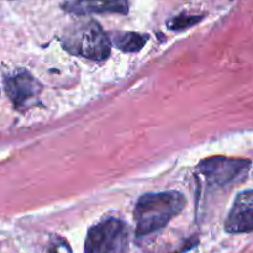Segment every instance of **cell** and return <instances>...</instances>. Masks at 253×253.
<instances>
[{
	"instance_id": "obj_1",
	"label": "cell",
	"mask_w": 253,
	"mask_h": 253,
	"mask_svg": "<svg viewBox=\"0 0 253 253\" xmlns=\"http://www.w3.org/2000/svg\"><path fill=\"white\" fill-rule=\"evenodd\" d=\"M185 197L177 190L147 193L140 197L135 207L136 236L142 237L163 229L173 217L182 212Z\"/></svg>"
},
{
	"instance_id": "obj_2",
	"label": "cell",
	"mask_w": 253,
	"mask_h": 253,
	"mask_svg": "<svg viewBox=\"0 0 253 253\" xmlns=\"http://www.w3.org/2000/svg\"><path fill=\"white\" fill-rule=\"evenodd\" d=\"M62 46L73 56L104 61L110 56L111 42L109 35L94 20L74 22L62 35Z\"/></svg>"
},
{
	"instance_id": "obj_3",
	"label": "cell",
	"mask_w": 253,
	"mask_h": 253,
	"mask_svg": "<svg viewBox=\"0 0 253 253\" xmlns=\"http://www.w3.org/2000/svg\"><path fill=\"white\" fill-rule=\"evenodd\" d=\"M251 161L246 158L215 157L205 158L197 166L198 177H202L207 187L222 188L239 182L249 172Z\"/></svg>"
},
{
	"instance_id": "obj_4",
	"label": "cell",
	"mask_w": 253,
	"mask_h": 253,
	"mask_svg": "<svg viewBox=\"0 0 253 253\" xmlns=\"http://www.w3.org/2000/svg\"><path fill=\"white\" fill-rule=\"evenodd\" d=\"M128 227L119 219H108L94 225L85 239V253H125Z\"/></svg>"
},
{
	"instance_id": "obj_5",
	"label": "cell",
	"mask_w": 253,
	"mask_h": 253,
	"mask_svg": "<svg viewBox=\"0 0 253 253\" xmlns=\"http://www.w3.org/2000/svg\"><path fill=\"white\" fill-rule=\"evenodd\" d=\"M5 93L16 110L24 111L42 90V85L30 72L21 69L4 79Z\"/></svg>"
},
{
	"instance_id": "obj_6",
	"label": "cell",
	"mask_w": 253,
	"mask_h": 253,
	"mask_svg": "<svg viewBox=\"0 0 253 253\" xmlns=\"http://www.w3.org/2000/svg\"><path fill=\"white\" fill-rule=\"evenodd\" d=\"M229 234L253 232V190H245L236 195L225 221Z\"/></svg>"
},
{
	"instance_id": "obj_7",
	"label": "cell",
	"mask_w": 253,
	"mask_h": 253,
	"mask_svg": "<svg viewBox=\"0 0 253 253\" xmlns=\"http://www.w3.org/2000/svg\"><path fill=\"white\" fill-rule=\"evenodd\" d=\"M64 11L73 15L120 14L128 12L127 0H66L62 5Z\"/></svg>"
},
{
	"instance_id": "obj_8",
	"label": "cell",
	"mask_w": 253,
	"mask_h": 253,
	"mask_svg": "<svg viewBox=\"0 0 253 253\" xmlns=\"http://www.w3.org/2000/svg\"><path fill=\"white\" fill-rule=\"evenodd\" d=\"M109 39L111 43L120 51L133 53V52H140L145 47L150 36L133 31H116L111 32Z\"/></svg>"
},
{
	"instance_id": "obj_9",
	"label": "cell",
	"mask_w": 253,
	"mask_h": 253,
	"mask_svg": "<svg viewBox=\"0 0 253 253\" xmlns=\"http://www.w3.org/2000/svg\"><path fill=\"white\" fill-rule=\"evenodd\" d=\"M204 19L203 15H188L182 14L178 16L172 17L169 21L167 22V27L173 31H182V30H187L189 27L194 26V25L199 24L202 20Z\"/></svg>"
},
{
	"instance_id": "obj_10",
	"label": "cell",
	"mask_w": 253,
	"mask_h": 253,
	"mask_svg": "<svg viewBox=\"0 0 253 253\" xmlns=\"http://www.w3.org/2000/svg\"><path fill=\"white\" fill-rule=\"evenodd\" d=\"M197 245H198V239L193 237V239L188 240L187 244H185L184 246L182 247V249L178 250V251H175V252H173V253H187L188 251H190V250H192V249H194V247L197 246Z\"/></svg>"
}]
</instances>
